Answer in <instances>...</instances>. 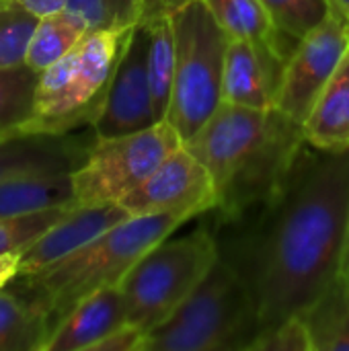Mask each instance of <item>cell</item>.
<instances>
[{"label": "cell", "instance_id": "cell-22", "mask_svg": "<svg viewBox=\"0 0 349 351\" xmlns=\"http://www.w3.org/2000/svg\"><path fill=\"white\" fill-rule=\"evenodd\" d=\"M84 35L86 29L66 10L51 16H43L37 21V27L29 41L25 64L37 74H41L58 60H62Z\"/></svg>", "mask_w": 349, "mask_h": 351}, {"label": "cell", "instance_id": "cell-28", "mask_svg": "<svg viewBox=\"0 0 349 351\" xmlns=\"http://www.w3.org/2000/svg\"><path fill=\"white\" fill-rule=\"evenodd\" d=\"M251 351H313V341L300 317H292L263 331Z\"/></svg>", "mask_w": 349, "mask_h": 351}, {"label": "cell", "instance_id": "cell-17", "mask_svg": "<svg viewBox=\"0 0 349 351\" xmlns=\"http://www.w3.org/2000/svg\"><path fill=\"white\" fill-rule=\"evenodd\" d=\"M304 138L321 150L349 148V51L302 123Z\"/></svg>", "mask_w": 349, "mask_h": 351}, {"label": "cell", "instance_id": "cell-21", "mask_svg": "<svg viewBox=\"0 0 349 351\" xmlns=\"http://www.w3.org/2000/svg\"><path fill=\"white\" fill-rule=\"evenodd\" d=\"M148 27V78L154 115L158 121L167 119L175 82V31L171 19L144 23Z\"/></svg>", "mask_w": 349, "mask_h": 351}, {"label": "cell", "instance_id": "cell-32", "mask_svg": "<svg viewBox=\"0 0 349 351\" xmlns=\"http://www.w3.org/2000/svg\"><path fill=\"white\" fill-rule=\"evenodd\" d=\"M19 261L21 253L0 255V290L8 288L19 278Z\"/></svg>", "mask_w": 349, "mask_h": 351}, {"label": "cell", "instance_id": "cell-27", "mask_svg": "<svg viewBox=\"0 0 349 351\" xmlns=\"http://www.w3.org/2000/svg\"><path fill=\"white\" fill-rule=\"evenodd\" d=\"M37 16L14 4L0 2V68L25 64L27 47L37 27Z\"/></svg>", "mask_w": 349, "mask_h": 351}, {"label": "cell", "instance_id": "cell-4", "mask_svg": "<svg viewBox=\"0 0 349 351\" xmlns=\"http://www.w3.org/2000/svg\"><path fill=\"white\" fill-rule=\"evenodd\" d=\"M132 31L86 33L62 60L43 70L21 132L70 134L93 128Z\"/></svg>", "mask_w": 349, "mask_h": 351}, {"label": "cell", "instance_id": "cell-18", "mask_svg": "<svg viewBox=\"0 0 349 351\" xmlns=\"http://www.w3.org/2000/svg\"><path fill=\"white\" fill-rule=\"evenodd\" d=\"M313 351H349V280L339 276L304 313Z\"/></svg>", "mask_w": 349, "mask_h": 351}, {"label": "cell", "instance_id": "cell-33", "mask_svg": "<svg viewBox=\"0 0 349 351\" xmlns=\"http://www.w3.org/2000/svg\"><path fill=\"white\" fill-rule=\"evenodd\" d=\"M341 276L349 280V220L348 232H346V249H344V263H341Z\"/></svg>", "mask_w": 349, "mask_h": 351}, {"label": "cell", "instance_id": "cell-11", "mask_svg": "<svg viewBox=\"0 0 349 351\" xmlns=\"http://www.w3.org/2000/svg\"><path fill=\"white\" fill-rule=\"evenodd\" d=\"M158 123L148 78V27L136 25L119 58L103 109L93 123L97 138H115Z\"/></svg>", "mask_w": 349, "mask_h": 351}, {"label": "cell", "instance_id": "cell-30", "mask_svg": "<svg viewBox=\"0 0 349 351\" xmlns=\"http://www.w3.org/2000/svg\"><path fill=\"white\" fill-rule=\"evenodd\" d=\"M191 0H144L142 4V21L140 23H152L158 19H171L175 12H179L185 4Z\"/></svg>", "mask_w": 349, "mask_h": 351}, {"label": "cell", "instance_id": "cell-5", "mask_svg": "<svg viewBox=\"0 0 349 351\" xmlns=\"http://www.w3.org/2000/svg\"><path fill=\"white\" fill-rule=\"evenodd\" d=\"M259 335L261 319L251 290L218 255L187 300L146 333L144 351H251Z\"/></svg>", "mask_w": 349, "mask_h": 351}, {"label": "cell", "instance_id": "cell-26", "mask_svg": "<svg viewBox=\"0 0 349 351\" xmlns=\"http://www.w3.org/2000/svg\"><path fill=\"white\" fill-rule=\"evenodd\" d=\"M276 25L290 37L302 39L317 29L339 4L335 0H259Z\"/></svg>", "mask_w": 349, "mask_h": 351}, {"label": "cell", "instance_id": "cell-12", "mask_svg": "<svg viewBox=\"0 0 349 351\" xmlns=\"http://www.w3.org/2000/svg\"><path fill=\"white\" fill-rule=\"evenodd\" d=\"M97 136L70 134H27L16 132L0 138V183L33 175L74 173L88 156Z\"/></svg>", "mask_w": 349, "mask_h": 351}, {"label": "cell", "instance_id": "cell-2", "mask_svg": "<svg viewBox=\"0 0 349 351\" xmlns=\"http://www.w3.org/2000/svg\"><path fill=\"white\" fill-rule=\"evenodd\" d=\"M302 125L278 109L220 103L183 146L200 158L218 191L214 212L241 216L267 202L286 181L300 148Z\"/></svg>", "mask_w": 349, "mask_h": 351}, {"label": "cell", "instance_id": "cell-35", "mask_svg": "<svg viewBox=\"0 0 349 351\" xmlns=\"http://www.w3.org/2000/svg\"><path fill=\"white\" fill-rule=\"evenodd\" d=\"M0 2H6V0H0Z\"/></svg>", "mask_w": 349, "mask_h": 351}, {"label": "cell", "instance_id": "cell-13", "mask_svg": "<svg viewBox=\"0 0 349 351\" xmlns=\"http://www.w3.org/2000/svg\"><path fill=\"white\" fill-rule=\"evenodd\" d=\"M128 218L130 212L121 204L74 206L43 237L21 253L19 276H33L47 269Z\"/></svg>", "mask_w": 349, "mask_h": 351}, {"label": "cell", "instance_id": "cell-25", "mask_svg": "<svg viewBox=\"0 0 349 351\" xmlns=\"http://www.w3.org/2000/svg\"><path fill=\"white\" fill-rule=\"evenodd\" d=\"M76 204L47 208L31 214L0 218V255L23 253L39 237H43L58 220H62Z\"/></svg>", "mask_w": 349, "mask_h": 351}, {"label": "cell", "instance_id": "cell-1", "mask_svg": "<svg viewBox=\"0 0 349 351\" xmlns=\"http://www.w3.org/2000/svg\"><path fill=\"white\" fill-rule=\"evenodd\" d=\"M349 220V148L309 142L261 206L218 220V255L251 290L261 333L304 313L339 276Z\"/></svg>", "mask_w": 349, "mask_h": 351}, {"label": "cell", "instance_id": "cell-7", "mask_svg": "<svg viewBox=\"0 0 349 351\" xmlns=\"http://www.w3.org/2000/svg\"><path fill=\"white\" fill-rule=\"evenodd\" d=\"M171 21L177 62L167 121L187 142L222 103V76L230 37L204 0H191Z\"/></svg>", "mask_w": 349, "mask_h": 351}, {"label": "cell", "instance_id": "cell-10", "mask_svg": "<svg viewBox=\"0 0 349 351\" xmlns=\"http://www.w3.org/2000/svg\"><path fill=\"white\" fill-rule=\"evenodd\" d=\"M119 204L130 216L181 214L191 220L216 208L218 191L208 167L181 144Z\"/></svg>", "mask_w": 349, "mask_h": 351}, {"label": "cell", "instance_id": "cell-23", "mask_svg": "<svg viewBox=\"0 0 349 351\" xmlns=\"http://www.w3.org/2000/svg\"><path fill=\"white\" fill-rule=\"evenodd\" d=\"M39 74L27 64L0 68V138L21 132L33 109Z\"/></svg>", "mask_w": 349, "mask_h": 351}, {"label": "cell", "instance_id": "cell-29", "mask_svg": "<svg viewBox=\"0 0 349 351\" xmlns=\"http://www.w3.org/2000/svg\"><path fill=\"white\" fill-rule=\"evenodd\" d=\"M146 333L130 323L115 329L103 341H99L93 351H144Z\"/></svg>", "mask_w": 349, "mask_h": 351}, {"label": "cell", "instance_id": "cell-24", "mask_svg": "<svg viewBox=\"0 0 349 351\" xmlns=\"http://www.w3.org/2000/svg\"><path fill=\"white\" fill-rule=\"evenodd\" d=\"M142 4L144 0H68L64 10L86 33L130 31L142 21Z\"/></svg>", "mask_w": 349, "mask_h": 351}, {"label": "cell", "instance_id": "cell-6", "mask_svg": "<svg viewBox=\"0 0 349 351\" xmlns=\"http://www.w3.org/2000/svg\"><path fill=\"white\" fill-rule=\"evenodd\" d=\"M216 261L218 243L208 228L154 245L119 284L128 323L144 333L158 327L187 300Z\"/></svg>", "mask_w": 349, "mask_h": 351}, {"label": "cell", "instance_id": "cell-20", "mask_svg": "<svg viewBox=\"0 0 349 351\" xmlns=\"http://www.w3.org/2000/svg\"><path fill=\"white\" fill-rule=\"evenodd\" d=\"M49 329L39 311L14 290H0V351H43Z\"/></svg>", "mask_w": 349, "mask_h": 351}, {"label": "cell", "instance_id": "cell-14", "mask_svg": "<svg viewBox=\"0 0 349 351\" xmlns=\"http://www.w3.org/2000/svg\"><path fill=\"white\" fill-rule=\"evenodd\" d=\"M286 60L241 39H230L224 60L222 101L251 107L276 109Z\"/></svg>", "mask_w": 349, "mask_h": 351}, {"label": "cell", "instance_id": "cell-19", "mask_svg": "<svg viewBox=\"0 0 349 351\" xmlns=\"http://www.w3.org/2000/svg\"><path fill=\"white\" fill-rule=\"evenodd\" d=\"M68 204H76L72 173L33 175L0 183V218L31 214Z\"/></svg>", "mask_w": 349, "mask_h": 351}, {"label": "cell", "instance_id": "cell-34", "mask_svg": "<svg viewBox=\"0 0 349 351\" xmlns=\"http://www.w3.org/2000/svg\"><path fill=\"white\" fill-rule=\"evenodd\" d=\"M335 2H337V4H339L344 10H346V14L349 16V0H335Z\"/></svg>", "mask_w": 349, "mask_h": 351}, {"label": "cell", "instance_id": "cell-15", "mask_svg": "<svg viewBox=\"0 0 349 351\" xmlns=\"http://www.w3.org/2000/svg\"><path fill=\"white\" fill-rule=\"evenodd\" d=\"M128 323L119 286L103 288L80 304L56 327L43 351H93V348Z\"/></svg>", "mask_w": 349, "mask_h": 351}, {"label": "cell", "instance_id": "cell-9", "mask_svg": "<svg viewBox=\"0 0 349 351\" xmlns=\"http://www.w3.org/2000/svg\"><path fill=\"white\" fill-rule=\"evenodd\" d=\"M348 51L349 16L337 6L317 29L298 41L288 58L276 109L302 125Z\"/></svg>", "mask_w": 349, "mask_h": 351}, {"label": "cell", "instance_id": "cell-3", "mask_svg": "<svg viewBox=\"0 0 349 351\" xmlns=\"http://www.w3.org/2000/svg\"><path fill=\"white\" fill-rule=\"evenodd\" d=\"M187 220L181 214L130 216L47 269L19 276L8 288L39 311L51 337L76 304L103 288L119 286L144 253Z\"/></svg>", "mask_w": 349, "mask_h": 351}, {"label": "cell", "instance_id": "cell-8", "mask_svg": "<svg viewBox=\"0 0 349 351\" xmlns=\"http://www.w3.org/2000/svg\"><path fill=\"white\" fill-rule=\"evenodd\" d=\"M181 144V136L167 119L140 132L97 138L86 160L72 173L76 204H119Z\"/></svg>", "mask_w": 349, "mask_h": 351}, {"label": "cell", "instance_id": "cell-16", "mask_svg": "<svg viewBox=\"0 0 349 351\" xmlns=\"http://www.w3.org/2000/svg\"><path fill=\"white\" fill-rule=\"evenodd\" d=\"M230 39L249 41L288 62L298 39L286 35L259 0H204Z\"/></svg>", "mask_w": 349, "mask_h": 351}, {"label": "cell", "instance_id": "cell-31", "mask_svg": "<svg viewBox=\"0 0 349 351\" xmlns=\"http://www.w3.org/2000/svg\"><path fill=\"white\" fill-rule=\"evenodd\" d=\"M12 2L23 6L25 10H29L37 19H43V16H51V14L62 12L66 8L68 0H12Z\"/></svg>", "mask_w": 349, "mask_h": 351}]
</instances>
